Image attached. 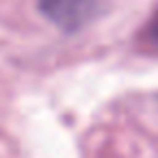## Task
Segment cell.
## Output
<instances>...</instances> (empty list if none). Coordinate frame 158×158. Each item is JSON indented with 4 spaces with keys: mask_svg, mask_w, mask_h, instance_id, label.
<instances>
[{
    "mask_svg": "<svg viewBox=\"0 0 158 158\" xmlns=\"http://www.w3.org/2000/svg\"><path fill=\"white\" fill-rule=\"evenodd\" d=\"M102 0H39V11L54 26L74 33L87 26L100 11Z\"/></svg>",
    "mask_w": 158,
    "mask_h": 158,
    "instance_id": "cell-1",
    "label": "cell"
},
{
    "mask_svg": "<svg viewBox=\"0 0 158 158\" xmlns=\"http://www.w3.org/2000/svg\"><path fill=\"white\" fill-rule=\"evenodd\" d=\"M145 41H147L154 50H158V11H156V15L152 18V22H149V26H147V31H145Z\"/></svg>",
    "mask_w": 158,
    "mask_h": 158,
    "instance_id": "cell-2",
    "label": "cell"
}]
</instances>
